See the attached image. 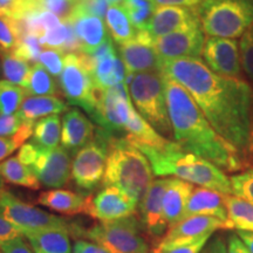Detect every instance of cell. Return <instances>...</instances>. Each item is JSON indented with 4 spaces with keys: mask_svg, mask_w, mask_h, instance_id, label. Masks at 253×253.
<instances>
[{
    "mask_svg": "<svg viewBox=\"0 0 253 253\" xmlns=\"http://www.w3.org/2000/svg\"><path fill=\"white\" fill-rule=\"evenodd\" d=\"M161 72L182 84L224 140L253 157V90L242 79L213 73L202 59L163 60Z\"/></svg>",
    "mask_w": 253,
    "mask_h": 253,
    "instance_id": "obj_1",
    "label": "cell"
},
{
    "mask_svg": "<svg viewBox=\"0 0 253 253\" xmlns=\"http://www.w3.org/2000/svg\"><path fill=\"white\" fill-rule=\"evenodd\" d=\"M163 80L176 143L213 163L223 171L237 172L248 167L242 154L212 128L189 91L164 74Z\"/></svg>",
    "mask_w": 253,
    "mask_h": 253,
    "instance_id": "obj_2",
    "label": "cell"
},
{
    "mask_svg": "<svg viewBox=\"0 0 253 253\" xmlns=\"http://www.w3.org/2000/svg\"><path fill=\"white\" fill-rule=\"evenodd\" d=\"M134 145V144H132ZM150 162L154 175L175 176L201 188L216 190L224 195H232V186L226 173L213 163L183 149L170 141L162 148L135 145Z\"/></svg>",
    "mask_w": 253,
    "mask_h": 253,
    "instance_id": "obj_3",
    "label": "cell"
},
{
    "mask_svg": "<svg viewBox=\"0 0 253 253\" xmlns=\"http://www.w3.org/2000/svg\"><path fill=\"white\" fill-rule=\"evenodd\" d=\"M102 182L104 186L123 190L140 204L154 182V171L141 150L126 137H114L109 145Z\"/></svg>",
    "mask_w": 253,
    "mask_h": 253,
    "instance_id": "obj_4",
    "label": "cell"
},
{
    "mask_svg": "<svg viewBox=\"0 0 253 253\" xmlns=\"http://www.w3.org/2000/svg\"><path fill=\"white\" fill-rule=\"evenodd\" d=\"M196 11L211 38L237 39L253 24V0H203Z\"/></svg>",
    "mask_w": 253,
    "mask_h": 253,
    "instance_id": "obj_5",
    "label": "cell"
},
{
    "mask_svg": "<svg viewBox=\"0 0 253 253\" xmlns=\"http://www.w3.org/2000/svg\"><path fill=\"white\" fill-rule=\"evenodd\" d=\"M129 93L145 121L163 137H173L162 73L147 72L135 74L129 86Z\"/></svg>",
    "mask_w": 253,
    "mask_h": 253,
    "instance_id": "obj_6",
    "label": "cell"
},
{
    "mask_svg": "<svg viewBox=\"0 0 253 253\" xmlns=\"http://www.w3.org/2000/svg\"><path fill=\"white\" fill-rule=\"evenodd\" d=\"M141 224L134 214L122 219L96 224L90 229L77 231H79L78 235L112 253H153Z\"/></svg>",
    "mask_w": 253,
    "mask_h": 253,
    "instance_id": "obj_7",
    "label": "cell"
},
{
    "mask_svg": "<svg viewBox=\"0 0 253 253\" xmlns=\"http://www.w3.org/2000/svg\"><path fill=\"white\" fill-rule=\"evenodd\" d=\"M115 136L97 128L89 143L75 154L72 162V177L79 188L94 189L103 179L109 145Z\"/></svg>",
    "mask_w": 253,
    "mask_h": 253,
    "instance_id": "obj_8",
    "label": "cell"
},
{
    "mask_svg": "<svg viewBox=\"0 0 253 253\" xmlns=\"http://www.w3.org/2000/svg\"><path fill=\"white\" fill-rule=\"evenodd\" d=\"M0 214L21 232H38L46 230H67L68 223L41 209L21 201L4 190L0 195Z\"/></svg>",
    "mask_w": 253,
    "mask_h": 253,
    "instance_id": "obj_9",
    "label": "cell"
},
{
    "mask_svg": "<svg viewBox=\"0 0 253 253\" xmlns=\"http://www.w3.org/2000/svg\"><path fill=\"white\" fill-rule=\"evenodd\" d=\"M60 86L69 103L81 107L90 116L93 115L99 100V90L78 54H66Z\"/></svg>",
    "mask_w": 253,
    "mask_h": 253,
    "instance_id": "obj_10",
    "label": "cell"
},
{
    "mask_svg": "<svg viewBox=\"0 0 253 253\" xmlns=\"http://www.w3.org/2000/svg\"><path fill=\"white\" fill-rule=\"evenodd\" d=\"M132 103L125 82L108 89L99 90L96 109L91 119L110 135L125 130Z\"/></svg>",
    "mask_w": 253,
    "mask_h": 253,
    "instance_id": "obj_11",
    "label": "cell"
},
{
    "mask_svg": "<svg viewBox=\"0 0 253 253\" xmlns=\"http://www.w3.org/2000/svg\"><path fill=\"white\" fill-rule=\"evenodd\" d=\"M218 230H229L224 221L211 216H191L169 227L166 236L153 249V252L166 251L176 246L195 242L203 236L213 235Z\"/></svg>",
    "mask_w": 253,
    "mask_h": 253,
    "instance_id": "obj_12",
    "label": "cell"
},
{
    "mask_svg": "<svg viewBox=\"0 0 253 253\" xmlns=\"http://www.w3.org/2000/svg\"><path fill=\"white\" fill-rule=\"evenodd\" d=\"M40 184L46 188L58 189L66 185L72 176L71 155L63 147L53 149L41 148L30 167Z\"/></svg>",
    "mask_w": 253,
    "mask_h": 253,
    "instance_id": "obj_13",
    "label": "cell"
},
{
    "mask_svg": "<svg viewBox=\"0 0 253 253\" xmlns=\"http://www.w3.org/2000/svg\"><path fill=\"white\" fill-rule=\"evenodd\" d=\"M169 182L170 178L154 179L140 203L142 226L154 242V248L169 230L163 211V197Z\"/></svg>",
    "mask_w": 253,
    "mask_h": 253,
    "instance_id": "obj_14",
    "label": "cell"
},
{
    "mask_svg": "<svg viewBox=\"0 0 253 253\" xmlns=\"http://www.w3.org/2000/svg\"><path fill=\"white\" fill-rule=\"evenodd\" d=\"M138 203L116 186H104L96 196H89L86 214L100 220L113 221L134 216Z\"/></svg>",
    "mask_w": 253,
    "mask_h": 253,
    "instance_id": "obj_15",
    "label": "cell"
},
{
    "mask_svg": "<svg viewBox=\"0 0 253 253\" xmlns=\"http://www.w3.org/2000/svg\"><path fill=\"white\" fill-rule=\"evenodd\" d=\"M154 38L147 30L137 31L132 40L119 45V52L126 73L161 72L162 59L153 46Z\"/></svg>",
    "mask_w": 253,
    "mask_h": 253,
    "instance_id": "obj_16",
    "label": "cell"
},
{
    "mask_svg": "<svg viewBox=\"0 0 253 253\" xmlns=\"http://www.w3.org/2000/svg\"><path fill=\"white\" fill-rule=\"evenodd\" d=\"M202 56L205 65L217 75L240 79L242 63L239 42H237L236 39L208 37L205 39Z\"/></svg>",
    "mask_w": 253,
    "mask_h": 253,
    "instance_id": "obj_17",
    "label": "cell"
},
{
    "mask_svg": "<svg viewBox=\"0 0 253 253\" xmlns=\"http://www.w3.org/2000/svg\"><path fill=\"white\" fill-rule=\"evenodd\" d=\"M204 43L205 37L202 27L154 38L153 41L154 48L162 61L184 58L201 59Z\"/></svg>",
    "mask_w": 253,
    "mask_h": 253,
    "instance_id": "obj_18",
    "label": "cell"
},
{
    "mask_svg": "<svg viewBox=\"0 0 253 253\" xmlns=\"http://www.w3.org/2000/svg\"><path fill=\"white\" fill-rule=\"evenodd\" d=\"M196 27H202L196 7L157 6L147 31L153 38H158Z\"/></svg>",
    "mask_w": 253,
    "mask_h": 253,
    "instance_id": "obj_19",
    "label": "cell"
},
{
    "mask_svg": "<svg viewBox=\"0 0 253 253\" xmlns=\"http://www.w3.org/2000/svg\"><path fill=\"white\" fill-rule=\"evenodd\" d=\"M95 128L78 109H71L62 119L61 144L69 154H77L94 138Z\"/></svg>",
    "mask_w": 253,
    "mask_h": 253,
    "instance_id": "obj_20",
    "label": "cell"
},
{
    "mask_svg": "<svg viewBox=\"0 0 253 253\" xmlns=\"http://www.w3.org/2000/svg\"><path fill=\"white\" fill-rule=\"evenodd\" d=\"M191 216H211L229 226V218L225 207V195L216 190L207 188H195L186 205L184 218ZM183 218V219H184Z\"/></svg>",
    "mask_w": 253,
    "mask_h": 253,
    "instance_id": "obj_21",
    "label": "cell"
},
{
    "mask_svg": "<svg viewBox=\"0 0 253 253\" xmlns=\"http://www.w3.org/2000/svg\"><path fill=\"white\" fill-rule=\"evenodd\" d=\"M67 21L73 25V28L80 41V53L89 54L96 48H99L109 38L106 24H104L103 19L99 17L84 13V12H75Z\"/></svg>",
    "mask_w": 253,
    "mask_h": 253,
    "instance_id": "obj_22",
    "label": "cell"
},
{
    "mask_svg": "<svg viewBox=\"0 0 253 253\" xmlns=\"http://www.w3.org/2000/svg\"><path fill=\"white\" fill-rule=\"evenodd\" d=\"M194 189L191 183L179 178H170L163 197V211L168 226L171 227L184 218L186 205Z\"/></svg>",
    "mask_w": 253,
    "mask_h": 253,
    "instance_id": "obj_23",
    "label": "cell"
},
{
    "mask_svg": "<svg viewBox=\"0 0 253 253\" xmlns=\"http://www.w3.org/2000/svg\"><path fill=\"white\" fill-rule=\"evenodd\" d=\"M38 203L59 213L77 214L86 213L89 203V196L63 189H53L41 192Z\"/></svg>",
    "mask_w": 253,
    "mask_h": 253,
    "instance_id": "obj_24",
    "label": "cell"
},
{
    "mask_svg": "<svg viewBox=\"0 0 253 253\" xmlns=\"http://www.w3.org/2000/svg\"><path fill=\"white\" fill-rule=\"evenodd\" d=\"M125 131L126 138L134 145H148V147L162 148L169 143V140L164 138L143 119L140 113L136 112L134 106H131L129 112V118L126 121Z\"/></svg>",
    "mask_w": 253,
    "mask_h": 253,
    "instance_id": "obj_25",
    "label": "cell"
},
{
    "mask_svg": "<svg viewBox=\"0 0 253 253\" xmlns=\"http://www.w3.org/2000/svg\"><path fill=\"white\" fill-rule=\"evenodd\" d=\"M34 253H71V239L67 230H46L24 235Z\"/></svg>",
    "mask_w": 253,
    "mask_h": 253,
    "instance_id": "obj_26",
    "label": "cell"
},
{
    "mask_svg": "<svg viewBox=\"0 0 253 253\" xmlns=\"http://www.w3.org/2000/svg\"><path fill=\"white\" fill-rule=\"evenodd\" d=\"M90 75L96 89L104 90L123 82L126 78V68L122 60L116 55V50H113L95 65Z\"/></svg>",
    "mask_w": 253,
    "mask_h": 253,
    "instance_id": "obj_27",
    "label": "cell"
},
{
    "mask_svg": "<svg viewBox=\"0 0 253 253\" xmlns=\"http://www.w3.org/2000/svg\"><path fill=\"white\" fill-rule=\"evenodd\" d=\"M67 109L60 96H30L25 99L18 113L24 121L34 123L38 119L58 115Z\"/></svg>",
    "mask_w": 253,
    "mask_h": 253,
    "instance_id": "obj_28",
    "label": "cell"
},
{
    "mask_svg": "<svg viewBox=\"0 0 253 253\" xmlns=\"http://www.w3.org/2000/svg\"><path fill=\"white\" fill-rule=\"evenodd\" d=\"M0 173L4 181L11 184L20 185L31 190H38L41 185L31 168L21 163L17 156L9 157L0 163Z\"/></svg>",
    "mask_w": 253,
    "mask_h": 253,
    "instance_id": "obj_29",
    "label": "cell"
},
{
    "mask_svg": "<svg viewBox=\"0 0 253 253\" xmlns=\"http://www.w3.org/2000/svg\"><path fill=\"white\" fill-rule=\"evenodd\" d=\"M104 19H106L107 28L118 45L130 41L135 38L137 31L131 25L130 19L121 4L110 6Z\"/></svg>",
    "mask_w": 253,
    "mask_h": 253,
    "instance_id": "obj_30",
    "label": "cell"
},
{
    "mask_svg": "<svg viewBox=\"0 0 253 253\" xmlns=\"http://www.w3.org/2000/svg\"><path fill=\"white\" fill-rule=\"evenodd\" d=\"M230 229L253 232V204L235 195H225Z\"/></svg>",
    "mask_w": 253,
    "mask_h": 253,
    "instance_id": "obj_31",
    "label": "cell"
},
{
    "mask_svg": "<svg viewBox=\"0 0 253 253\" xmlns=\"http://www.w3.org/2000/svg\"><path fill=\"white\" fill-rule=\"evenodd\" d=\"M61 122L59 115H50L34 123L33 142L45 149L59 147L61 141Z\"/></svg>",
    "mask_w": 253,
    "mask_h": 253,
    "instance_id": "obj_32",
    "label": "cell"
},
{
    "mask_svg": "<svg viewBox=\"0 0 253 253\" xmlns=\"http://www.w3.org/2000/svg\"><path fill=\"white\" fill-rule=\"evenodd\" d=\"M31 96H59L58 87L50 74L41 63H34L25 87Z\"/></svg>",
    "mask_w": 253,
    "mask_h": 253,
    "instance_id": "obj_33",
    "label": "cell"
},
{
    "mask_svg": "<svg viewBox=\"0 0 253 253\" xmlns=\"http://www.w3.org/2000/svg\"><path fill=\"white\" fill-rule=\"evenodd\" d=\"M121 5L136 31L147 30L157 7L153 0H123Z\"/></svg>",
    "mask_w": 253,
    "mask_h": 253,
    "instance_id": "obj_34",
    "label": "cell"
},
{
    "mask_svg": "<svg viewBox=\"0 0 253 253\" xmlns=\"http://www.w3.org/2000/svg\"><path fill=\"white\" fill-rule=\"evenodd\" d=\"M1 71L6 80L25 88L31 74V67L27 61L19 59L11 52L1 54Z\"/></svg>",
    "mask_w": 253,
    "mask_h": 253,
    "instance_id": "obj_35",
    "label": "cell"
},
{
    "mask_svg": "<svg viewBox=\"0 0 253 253\" xmlns=\"http://www.w3.org/2000/svg\"><path fill=\"white\" fill-rule=\"evenodd\" d=\"M27 91L7 80H0V114L12 115L20 109Z\"/></svg>",
    "mask_w": 253,
    "mask_h": 253,
    "instance_id": "obj_36",
    "label": "cell"
},
{
    "mask_svg": "<svg viewBox=\"0 0 253 253\" xmlns=\"http://www.w3.org/2000/svg\"><path fill=\"white\" fill-rule=\"evenodd\" d=\"M20 41L17 20L7 12L0 11V49L1 52H12Z\"/></svg>",
    "mask_w": 253,
    "mask_h": 253,
    "instance_id": "obj_37",
    "label": "cell"
},
{
    "mask_svg": "<svg viewBox=\"0 0 253 253\" xmlns=\"http://www.w3.org/2000/svg\"><path fill=\"white\" fill-rule=\"evenodd\" d=\"M34 123L25 121L20 131L13 137H0V161H4L9 155L13 154L19 147H23L25 141L33 135Z\"/></svg>",
    "mask_w": 253,
    "mask_h": 253,
    "instance_id": "obj_38",
    "label": "cell"
},
{
    "mask_svg": "<svg viewBox=\"0 0 253 253\" xmlns=\"http://www.w3.org/2000/svg\"><path fill=\"white\" fill-rule=\"evenodd\" d=\"M80 0H37L39 9L52 12L61 21L69 20L77 12Z\"/></svg>",
    "mask_w": 253,
    "mask_h": 253,
    "instance_id": "obj_39",
    "label": "cell"
},
{
    "mask_svg": "<svg viewBox=\"0 0 253 253\" xmlns=\"http://www.w3.org/2000/svg\"><path fill=\"white\" fill-rule=\"evenodd\" d=\"M232 195L253 204V168L230 177Z\"/></svg>",
    "mask_w": 253,
    "mask_h": 253,
    "instance_id": "obj_40",
    "label": "cell"
},
{
    "mask_svg": "<svg viewBox=\"0 0 253 253\" xmlns=\"http://www.w3.org/2000/svg\"><path fill=\"white\" fill-rule=\"evenodd\" d=\"M239 54L243 71L253 84V24L240 37Z\"/></svg>",
    "mask_w": 253,
    "mask_h": 253,
    "instance_id": "obj_41",
    "label": "cell"
},
{
    "mask_svg": "<svg viewBox=\"0 0 253 253\" xmlns=\"http://www.w3.org/2000/svg\"><path fill=\"white\" fill-rule=\"evenodd\" d=\"M41 43L39 38L34 36H24L18 46L12 50V54L27 62H37L41 54Z\"/></svg>",
    "mask_w": 253,
    "mask_h": 253,
    "instance_id": "obj_42",
    "label": "cell"
},
{
    "mask_svg": "<svg viewBox=\"0 0 253 253\" xmlns=\"http://www.w3.org/2000/svg\"><path fill=\"white\" fill-rule=\"evenodd\" d=\"M39 61L46 71L53 77H60L65 66V58L63 53L59 49L45 48L41 52L39 56Z\"/></svg>",
    "mask_w": 253,
    "mask_h": 253,
    "instance_id": "obj_43",
    "label": "cell"
},
{
    "mask_svg": "<svg viewBox=\"0 0 253 253\" xmlns=\"http://www.w3.org/2000/svg\"><path fill=\"white\" fill-rule=\"evenodd\" d=\"M25 125V121L19 113L12 115H1L0 114V137H13L20 131Z\"/></svg>",
    "mask_w": 253,
    "mask_h": 253,
    "instance_id": "obj_44",
    "label": "cell"
},
{
    "mask_svg": "<svg viewBox=\"0 0 253 253\" xmlns=\"http://www.w3.org/2000/svg\"><path fill=\"white\" fill-rule=\"evenodd\" d=\"M109 0H80L77 12H84L101 19L106 18L107 11L110 7Z\"/></svg>",
    "mask_w": 253,
    "mask_h": 253,
    "instance_id": "obj_45",
    "label": "cell"
},
{
    "mask_svg": "<svg viewBox=\"0 0 253 253\" xmlns=\"http://www.w3.org/2000/svg\"><path fill=\"white\" fill-rule=\"evenodd\" d=\"M211 237H212V235H207L202 237V238L195 240V242L188 243V244L176 246V248L166 250V251L153 252V253H199L204 249V246L207 245V243L210 240Z\"/></svg>",
    "mask_w": 253,
    "mask_h": 253,
    "instance_id": "obj_46",
    "label": "cell"
},
{
    "mask_svg": "<svg viewBox=\"0 0 253 253\" xmlns=\"http://www.w3.org/2000/svg\"><path fill=\"white\" fill-rule=\"evenodd\" d=\"M0 253H34V251L30 243L21 236L0 245Z\"/></svg>",
    "mask_w": 253,
    "mask_h": 253,
    "instance_id": "obj_47",
    "label": "cell"
},
{
    "mask_svg": "<svg viewBox=\"0 0 253 253\" xmlns=\"http://www.w3.org/2000/svg\"><path fill=\"white\" fill-rule=\"evenodd\" d=\"M21 236H24V233L0 214V245Z\"/></svg>",
    "mask_w": 253,
    "mask_h": 253,
    "instance_id": "obj_48",
    "label": "cell"
},
{
    "mask_svg": "<svg viewBox=\"0 0 253 253\" xmlns=\"http://www.w3.org/2000/svg\"><path fill=\"white\" fill-rule=\"evenodd\" d=\"M40 147L38 144L34 143L33 141L30 142V143H25L23 147L20 148L17 157L19 158L21 163H24L25 166L31 167L32 163L34 162L38 156V153H39Z\"/></svg>",
    "mask_w": 253,
    "mask_h": 253,
    "instance_id": "obj_49",
    "label": "cell"
},
{
    "mask_svg": "<svg viewBox=\"0 0 253 253\" xmlns=\"http://www.w3.org/2000/svg\"><path fill=\"white\" fill-rule=\"evenodd\" d=\"M74 253H112L108 250L102 248L99 244H95L93 242L79 239L74 244Z\"/></svg>",
    "mask_w": 253,
    "mask_h": 253,
    "instance_id": "obj_50",
    "label": "cell"
},
{
    "mask_svg": "<svg viewBox=\"0 0 253 253\" xmlns=\"http://www.w3.org/2000/svg\"><path fill=\"white\" fill-rule=\"evenodd\" d=\"M199 253H227V246L221 237H214L210 238Z\"/></svg>",
    "mask_w": 253,
    "mask_h": 253,
    "instance_id": "obj_51",
    "label": "cell"
},
{
    "mask_svg": "<svg viewBox=\"0 0 253 253\" xmlns=\"http://www.w3.org/2000/svg\"><path fill=\"white\" fill-rule=\"evenodd\" d=\"M227 253H251L236 232L231 233L227 239Z\"/></svg>",
    "mask_w": 253,
    "mask_h": 253,
    "instance_id": "obj_52",
    "label": "cell"
},
{
    "mask_svg": "<svg viewBox=\"0 0 253 253\" xmlns=\"http://www.w3.org/2000/svg\"><path fill=\"white\" fill-rule=\"evenodd\" d=\"M157 6H177V7L195 8L203 2V0H153Z\"/></svg>",
    "mask_w": 253,
    "mask_h": 253,
    "instance_id": "obj_53",
    "label": "cell"
},
{
    "mask_svg": "<svg viewBox=\"0 0 253 253\" xmlns=\"http://www.w3.org/2000/svg\"><path fill=\"white\" fill-rule=\"evenodd\" d=\"M4 183H5V181H4V178H2V176H1V173H0V195L2 194V191H4Z\"/></svg>",
    "mask_w": 253,
    "mask_h": 253,
    "instance_id": "obj_54",
    "label": "cell"
},
{
    "mask_svg": "<svg viewBox=\"0 0 253 253\" xmlns=\"http://www.w3.org/2000/svg\"><path fill=\"white\" fill-rule=\"evenodd\" d=\"M109 1L112 5H116V4H122L123 0H109Z\"/></svg>",
    "mask_w": 253,
    "mask_h": 253,
    "instance_id": "obj_55",
    "label": "cell"
},
{
    "mask_svg": "<svg viewBox=\"0 0 253 253\" xmlns=\"http://www.w3.org/2000/svg\"><path fill=\"white\" fill-rule=\"evenodd\" d=\"M0 71H1V54H0Z\"/></svg>",
    "mask_w": 253,
    "mask_h": 253,
    "instance_id": "obj_56",
    "label": "cell"
},
{
    "mask_svg": "<svg viewBox=\"0 0 253 253\" xmlns=\"http://www.w3.org/2000/svg\"><path fill=\"white\" fill-rule=\"evenodd\" d=\"M0 54H1V49H0Z\"/></svg>",
    "mask_w": 253,
    "mask_h": 253,
    "instance_id": "obj_57",
    "label": "cell"
},
{
    "mask_svg": "<svg viewBox=\"0 0 253 253\" xmlns=\"http://www.w3.org/2000/svg\"><path fill=\"white\" fill-rule=\"evenodd\" d=\"M36 2H37V0H36Z\"/></svg>",
    "mask_w": 253,
    "mask_h": 253,
    "instance_id": "obj_58",
    "label": "cell"
}]
</instances>
